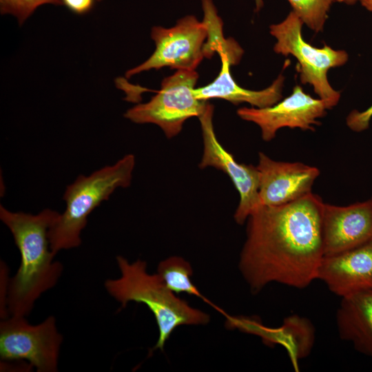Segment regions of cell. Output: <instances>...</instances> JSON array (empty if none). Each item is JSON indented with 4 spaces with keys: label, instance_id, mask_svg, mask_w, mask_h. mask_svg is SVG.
Wrapping results in <instances>:
<instances>
[{
    "label": "cell",
    "instance_id": "obj_11",
    "mask_svg": "<svg viewBox=\"0 0 372 372\" xmlns=\"http://www.w3.org/2000/svg\"><path fill=\"white\" fill-rule=\"evenodd\" d=\"M260 205L280 206L311 193L320 170L299 162L276 161L258 154Z\"/></svg>",
    "mask_w": 372,
    "mask_h": 372
},
{
    "label": "cell",
    "instance_id": "obj_14",
    "mask_svg": "<svg viewBox=\"0 0 372 372\" xmlns=\"http://www.w3.org/2000/svg\"><path fill=\"white\" fill-rule=\"evenodd\" d=\"M226 326L231 329L256 335L269 346L280 344L287 349L292 363L297 366L299 360L307 357L315 341V329L308 319L298 315L286 318L280 327L271 328L258 320L226 313Z\"/></svg>",
    "mask_w": 372,
    "mask_h": 372
},
{
    "label": "cell",
    "instance_id": "obj_23",
    "mask_svg": "<svg viewBox=\"0 0 372 372\" xmlns=\"http://www.w3.org/2000/svg\"><path fill=\"white\" fill-rule=\"evenodd\" d=\"M355 2L360 1V3L367 10L372 11V0H354Z\"/></svg>",
    "mask_w": 372,
    "mask_h": 372
},
{
    "label": "cell",
    "instance_id": "obj_13",
    "mask_svg": "<svg viewBox=\"0 0 372 372\" xmlns=\"http://www.w3.org/2000/svg\"><path fill=\"white\" fill-rule=\"evenodd\" d=\"M316 279L341 298L372 289V238L343 252L324 256Z\"/></svg>",
    "mask_w": 372,
    "mask_h": 372
},
{
    "label": "cell",
    "instance_id": "obj_17",
    "mask_svg": "<svg viewBox=\"0 0 372 372\" xmlns=\"http://www.w3.org/2000/svg\"><path fill=\"white\" fill-rule=\"evenodd\" d=\"M156 273L173 293L196 296L225 314L224 311L209 301L194 285L191 279L193 274L192 266L183 258L172 256L162 260L158 265Z\"/></svg>",
    "mask_w": 372,
    "mask_h": 372
},
{
    "label": "cell",
    "instance_id": "obj_8",
    "mask_svg": "<svg viewBox=\"0 0 372 372\" xmlns=\"http://www.w3.org/2000/svg\"><path fill=\"white\" fill-rule=\"evenodd\" d=\"M207 36L205 24L194 15L178 19L169 28L154 26L151 37L156 45L154 52L145 61L127 70L125 76L130 78L140 72L163 67L195 70L205 57L203 45Z\"/></svg>",
    "mask_w": 372,
    "mask_h": 372
},
{
    "label": "cell",
    "instance_id": "obj_15",
    "mask_svg": "<svg viewBox=\"0 0 372 372\" xmlns=\"http://www.w3.org/2000/svg\"><path fill=\"white\" fill-rule=\"evenodd\" d=\"M242 53H219L221 61L220 71L211 83L194 89L196 99L206 101L211 99H221L235 105L248 103L257 108L270 107L280 101L284 82L282 74H280L271 85L259 91L247 90L236 83L231 74L230 66L238 63Z\"/></svg>",
    "mask_w": 372,
    "mask_h": 372
},
{
    "label": "cell",
    "instance_id": "obj_3",
    "mask_svg": "<svg viewBox=\"0 0 372 372\" xmlns=\"http://www.w3.org/2000/svg\"><path fill=\"white\" fill-rule=\"evenodd\" d=\"M116 262L121 276L107 279L104 283L107 292L122 307L130 302L142 303L151 311L158 329V338L152 351L163 350L172 332L183 325L206 324L209 316L192 307L170 291L157 273L147 270L146 262L137 260L130 262L118 256Z\"/></svg>",
    "mask_w": 372,
    "mask_h": 372
},
{
    "label": "cell",
    "instance_id": "obj_18",
    "mask_svg": "<svg viewBox=\"0 0 372 372\" xmlns=\"http://www.w3.org/2000/svg\"><path fill=\"white\" fill-rule=\"evenodd\" d=\"M204 13L203 22L207 30V41L204 43L205 57L210 59L215 52H237L242 50L233 39L224 38L223 22L218 15L212 0H201Z\"/></svg>",
    "mask_w": 372,
    "mask_h": 372
},
{
    "label": "cell",
    "instance_id": "obj_10",
    "mask_svg": "<svg viewBox=\"0 0 372 372\" xmlns=\"http://www.w3.org/2000/svg\"><path fill=\"white\" fill-rule=\"evenodd\" d=\"M326 110L322 100L313 98L296 85L290 96L272 106L241 107L237 110V114L242 120L258 125L262 138L267 142L282 127L314 130L313 125L320 124L317 119L325 115Z\"/></svg>",
    "mask_w": 372,
    "mask_h": 372
},
{
    "label": "cell",
    "instance_id": "obj_16",
    "mask_svg": "<svg viewBox=\"0 0 372 372\" xmlns=\"http://www.w3.org/2000/svg\"><path fill=\"white\" fill-rule=\"evenodd\" d=\"M336 324L341 339L361 353L372 356V289L341 298Z\"/></svg>",
    "mask_w": 372,
    "mask_h": 372
},
{
    "label": "cell",
    "instance_id": "obj_21",
    "mask_svg": "<svg viewBox=\"0 0 372 372\" xmlns=\"http://www.w3.org/2000/svg\"><path fill=\"white\" fill-rule=\"evenodd\" d=\"M372 117V105L363 112L352 111L347 118V126L355 132H361L369 127Z\"/></svg>",
    "mask_w": 372,
    "mask_h": 372
},
{
    "label": "cell",
    "instance_id": "obj_2",
    "mask_svg": "<svg viewBox=\"0 0 372 372\" xmlns=\"http://www.w3.org/2000/svg\"><path fill=\"white\" fill-rule=\"evenodd\" d=\"M59 215L50 209L37 214L12 212L0 205V219L12 233L21 257L17 271L8 282V316L27 317L41 295L58 282L63 267L54 259L48 231Z\"/></svg>",
    "mask_w": 372,
    "mask_h": 372
},
{
    "label": "cell",
    "instance_id": "obj_1",
    "mask_svg": "<svg viewBox=\"0 0 372 372\" xmlns=\"http://www.w3.org/2000/svg\"><path fill=\"white\" fill-rule=\"evenodd\" d=\"M321 198L312 192L280 206L260 205L247 218L239 268L252 292L271 282L303 289L324 257Z\"/></svg>",
    "mask_w": 372,
    "mask_h": 372
},
{
    "label": "cell",
    "instance_id": "obj_4",
    "mask_svg": "<svg viewBox=\"0 0 372 372\" xmlns=\"http://www.w3.org/2000/svg\"><path fill=\"white\" fill-rule=\"evenodd\" d=\"M135 157L129 154L112 165L105 166L89 176L79 175L63 194L66 208L50 227L52 251L76 248L81 244V232L87 217L118 187L130 185Z\"/></svg>",
    "mask_w": 372,
    "mask_h": 372
},
{
    "label": "cell",
    "instance_id": "obj_5",
    "mask_svg": "<svg viewBox=\"0 0 372 372\" xmlns=\"http://www.w3.org/2000/svg\"><path fill=\"white\" fill-rule=\"evenodd\" d=\"M302 24L292 10L282 21L270 25V34L277 40L273 50L285 56L291 54L297 59L301 82L312 85L327 110L331 109L338 104L340 93L329 83L327 71L344 65L348 60V54L344 50H335L328 45L322 48L311 45L302 36Z\"/></svg>",
    "mask_w": 372,
    "mask_h": 372
},
{
    "label": "cell",
    "instance_id": "obj_12",
    "mask_svg": "<svg viewBox=\"0 0 372 372\" xmlns=\"http://www.w3.org/2000/svg\"><path fill=\"white\" fill-rule=\"evenodd\" d=\"M324 256L343 252L372 238V198L348 206L324 203Z\"/></svg>",
    "mask_w": 372,
    "mask_h": 372
},
{
    "label": "cell",
    "instance_id": "obj_7",
    "mask_svg": "<svg viewBox=\"0 0 372 372\" xmlns=\"http://www.w3.org/2000/svg\"><path fill=\"white\" fill-rule=\"evenodd\" d=\"M62 342L53 316L37 324L29 323L26 317L13 316L0 322L3 361H25L37 372H56Z\"/></svg>",
    "mask_w": 372,
    "mask_h": 372
},
{
    "label": "cell",
    "instance_id": "obj_24",
    "mask_svg": "<svg viewBox=\"0 0 372 372\" xmlns=\"http://www.w3.org/2000/svg\"><path fill=\"white\" fill-rule=\"evenodd\" d=\"M255 3H256V10L257 11L260 10L262 8V7L263 6V1L262 0H255Z\"/></svg>",
    "mask_w": 372,
    "mask_h": 372
},
{
    "label": "cell",
    "instance_id": "obj_9",
    "mask_svg": "<svg viewBox=\"0 0 372 372\" xmlns=\"http://www.w3.org/2000/svg\"><path fill=\"white\" fill-rule=\"evenodd\" d=\"M213 116L214 106L207 103L204 112L198 117L203 140V154L199 167H213L229 177L240 196L234 219L238 224L242 225L260 205L258 171L256 166L238 163L220 144L215 134Z\"/></svg>",
    "mask_w": 372,
    "mask_h": 372
},
{
    "label": "cell",
    "instance_id": "obj_26",
    "mask_svg": "<svg viewBox=\"0 0 372 372\" xmlns=\"http://www.w3.org/2000/svg\"><path fill=\"white\" fill-rule=\"evenodd\" d=\"M96 1H103V0H96Z\"/></svg>",
    "mask_w": 372,
    "mask_h": 372
},
{
    "label": "cell",
    "instance_id": "obj_25",
    "mask_svg": "<svg viewBox=\"0 0 372 372\" xmlns=\"http://www.w3.org/2000/svg\"><path fill=\"white\" fill-rule=\"evenodd\" d=\"M337 1H340V2H344V3H355L354 0H337Z\"/></svg>",
    "mask_w": 372,
    "mask_h": 372
},
{
    "label": "cell",
    "instance_id": "obj_20",
    "mask_svg": "<svg viewBox=\"0 0 372 372\" xmlns=\"http://www.w3.org/2000/svg\"><path fill=\"white\" fill-rule=\"evenodd\" d=\"M45 4L63 5V0H0V12L14 16L21 25L39 6Z\"/></svg>",
    "mask_w": 372,
    "mask_h": 372
},
{
    "label": "cell",
    "instance_id": "obj_6",
    "mask_svg": "<svg viewBox=\"0 0 372 372\" xmlns=\"http://www.w3.org/2000/svg\"><path fill=\"white\" fill-rule=\"evenodd\" d=\"M198 79L196 70H177L162 81L161 90L150 101L127 110L124 116L136 123L157 125L168 138L176 136L185 121L199 117L207 104L195 96Z\"/></svg>",
    "mask_w": 372,
    "mask_h": 372
},
{
    "label": "cell",
    "instance_id": "obj_22",
    "mask_svg": "<svg viewBox=\"0 0 372 372\" xmlns=\"http://www.w3.org/2000/svg\"><path fill=\"white\" fill-rule=\"evenodd\" d=\"M94 0H63V3L72 12L83 14L88 12L93 7Z\"/></svg>",
    "mask_w": 372,
    "mask_h": 372
},
{
    "label": "cell",
    "instance_id": "obj_19",
    "mask_svg": "<svg viewBox=\"0 0 372 372\" xmlns=\"http://www.w3.org/2000/svg\"><path fill=\"white\" fill-rule=\"evenodd\" d=\"M303 23L318 32L323 30L334 0H287Z\"/></svg>",
    "mask_w": 372,
    "mask_h": 372
}]
</instances>
